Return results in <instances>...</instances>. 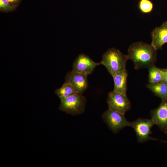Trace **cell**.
I'll list each match as a JSON object with an SVG mask.
<instances>
[{
  "instance_id": "6da1fadb",
  "label": "cell",
  "mask_w": 167,
  "mask_h": 167,
  "mask_svg": "<svg viewBox=\"0 0 167 167\" xmlns=\"http://www.w3.org/2000/svg\"><path fill=\"white\" fill-rule=\"evenodd\" d=\"M133 63L135 70L148 68L155 65L157 60L156 50L151 45L142 41L133 43L129 46L127 54Z\"/></svg>"
},
{
  "instance_id": "7a4b0ae2",
  "label": "cell",
  "mask_w": 167,
  "mask_h": 167,
  "mask_svg": "<svg viewBox=\"0 0 167 167\" xmlns=\"http://www.w3.org/2000/svg\"><path fill=\"white\" fill-rule=\"evenodd\" d=\"M128 60L127 54H123L118 49L112 48L104 53L100 63L105 66L112 76L126 67Z\"/></svg>"
},
{
  "instance_id": "3957f363",
  "label": "cell",
  "mask_w": 167,
  "mask_h": 167,
  "mask_svg": "<svg viewBox=\"0 0 167 167\" xmlns=\"http://www.w3.org/2000/svg\"><path fill=\"white\" fill-rule=\"evenodd\" d=\"M59 109L72 115L82 113L84 111L86 99L82 94L77 93L61 99Z\"/></svg>"
},
{
  "instance_id": "277c9868",
  "label": "cell",
  "mask_w": 167,
  "mask_h": 167,
  "mask_svg": "<svg viewBox=\"0 0 167 167\" xmlns=\"http://www.w3.org/2000/svg\"><path fill=\"white\" fill-rule=\"evenodd\" d=\"M102 117L109 128L115 133L129 126L130 122L127 120L125 114L109 108L104 113Z\"/></svg>"
},
{
  "instance_id": "5b68a950",
  "label": "cell",
  "mask_w": 167,
  "mask_h": 167,
  "mask_svg": "<svg viewBox=\"0 0 167 167\" xmlns=\"http://www.w3.org/2000/svg\"><path fill=\"white\" fill-rule=\"evenodd\" d=\"M154 124L151 119L138 118L130 122L129 126L134 130L137 140L139 142H143L151 140H156L150 136L151 129Z\"/></svg>"
},
{
  "instance_id": "8992f818",
  "label": "cell",
  "mask_w": 167,
  "mask_h": 167,
  "mask_svg": "<svg viewBox=\"0 0 167 167\" xmlns=\"http://www.w3.org/2000/svg\"><path fill=\"white\" fill-rule=\"evenodd\" d=\"M107 102L108 108L124 114L131 108L130 101L126 94L113 90L109 93Z\"/></svg>"
},
{
  "instance_id": "52a82bcc",
  "label": "cell",
  "mask_w": 167,
  "mask_h": 167,
  "mask_svg": "<svg viewBox=\"0 0 167 167\" xmlns=\"http://www.w3.org/2000/svg\"><path fill=\"white\" fill-rule=\"evenodd\" d=\"M151 119L154 125L166 134L167 133V98L161 100L157 108L151 111Z\"/></svg>"
},
{
  "instance_id": "ba28073f",
  "label": "cell",
  "mask_w": 167,
  "mask_h": 167,
  "mask_svg": "<svg viewBox=\"0 0 167 167\" xmlns=\"http://www.w3.org/2000/svg\"><path fill=\"white\" fill-rule=\"evenodd\" d=\"M100 64V62H96L89 56L82 54L75 60L72 71L88 75L93 72L97 66Z\"/></svg>"
},
{
  "instance_id": "9c48e42d",
  "label": "cell",
  "mask_w": 167,
  "mask_h": 167,
  "mask_svg": "<svg viewBox=\"0 0 167 167\" xmlns=\"http://www.w3.org/2000/svg\"><path fill=\"white\" fill-rule=\"evenodd\" d=\"M88 75L73 71L65 76V82L71 84L79 93L82 94L88 86Z\"/></svg>"
},
{
  "instance_id": "30bf717a",
  "label": "cell",
  "mask_w": 167,
  "mask_h": 167,
  "mask_svg": "<svg viewBox=\"0 0 167 167\" xmlns=\"http://www.w3.org/2000/svg\"><path fill=\"white\" fill-rule=\"evenodd\" d=\"M151 45L157 51L161 49L167 43V21L164 22L160 26L154 28L151 32Z\"/></svg>"
},
{
  "instance_id": "8fae6325",
  "label": "cell",
  "mask_w": 167,
  "mask_h": 167,
  "mask_svg": "<svg viewBox=\"0 0 167 167\" xmlns=\"http://www.w3.org/2000/svg\"><path fill=\"white\" fill-rule=\"evenodd\" d=\"M112 76L114 83L113 90L126 94L128 73L126 67L115 73Z\"/></svg>"
},
{
  "instance_id": "7c38bea8",
  "label": "cell",
  "mask_w": 167,
  "mask_h": 167,
  "mask_svg": "<svg viewBox=\"0 0 167 167\" xmlns=\"http://www.w3.org/2000/svg\"><path fill=\"white\" fill-rule=\"evenodd\" d=\"M146 87L156 96L161 100L167 98V84L163 82L155 83H150Z\"/></svg>"
},
{
  "instance_id": "4fadbf2b",
  "label": "cell",
  "mask_w": 167,
  "mask_h": 167,
  "mask_svg": "<svg viewBox=\"0 0 167 167\" xmlns=\"http://www.w3.org/2000/svg\"><path fill=\"white\" fill-rule=\"evenodd\" d=\"M55 93L60 100L71 95L79 93L71 84L66 82H65L61 87L55 90Z\"/></svg>"
},
{
  "instance_id": "5bb4252c",
  "label": "cell",
  "mask_w": 167,
  "mask_h": 167,
  "mask_svg": "<svg viewBox=\"0 0 167 167\" xmlns=\"http://www.w3.org/2000/svg\"><path fill=\"white\" fill-rule=\"evenodd\" d=\"M148 70L149 83H155L162 81L163 75L161 69L154 65L149 68Z\"/></svg>"
},
{
  "instance_id": "9a60e30c",
  "label": "cell",
  "mask_w": 167,
  "mask_h": 167,
  "mask_svg": "<svg viewBox=\"0 0 167 167\" xmlns=\"http://www.w3.org/2000/svg\"><path fill=\"white\" fill-rule=\"evenodd\" d=\"M154 5L151 0H139L138 8L140 11L143 14L151 13L153 9Z\"/></svg>"
},
{
  "instance_id": "2e32d148",
  "label": "cell",
  "mask_w": 167,
  "mask_h": 167,
  "mask_svg": "<svg viewBox=\"0 0 167 167\" xmlns=\"http://www.w3.org/2000/svg\"><path fill=\"white\" fill-rule=\"evenodd\" d=\"M15 7L12 6L7 0H0V9L1 11L7 12L13 10Z\"/></svg>"
},
{
  "instance_id": "e0dca14e",
  "label": "cell",
  "mask_w": 167,
  "mask_h": 167,
  "mask_svg": "<svg viewBox=\"0 0 167 167\" xmlns=\"http://www.w3.org/2000/svg\"><path fill=\"white\" fill-rule=\"evenodd\" d=\"M163 75L162 81L167 84V69H161Z\"/></svg>"
},
{
  "instance_id": "ac0fdd59",
  "label": "cell",
  "mask_w": 167,
  "mask_h": 167,
  "mask_svg": "<svg viewBox=\"0 0 167 167\" xmlns=\"http://www.w3.org/2000/svg\"><path fill=\"white\" fill-rule=\"evenodd\" d=\"M12 6L16 7L19 3L21 0H7Z\"/></svg>"
},
{
  "instance_id": "d6986e66",
  "label": "cell",
  "mask_w": 167,
  "mask_h": 167,
  "mask_svg": "<svg viewBox=\"0 0 167 167\" xmlns=\"http://www.w3.org/2000/svg\"><path fill=\"white\" fill-rule=\"evenodd\" d=\"M166 135H167V133L166 134Z\"/></svg>"
}]
</instances>
